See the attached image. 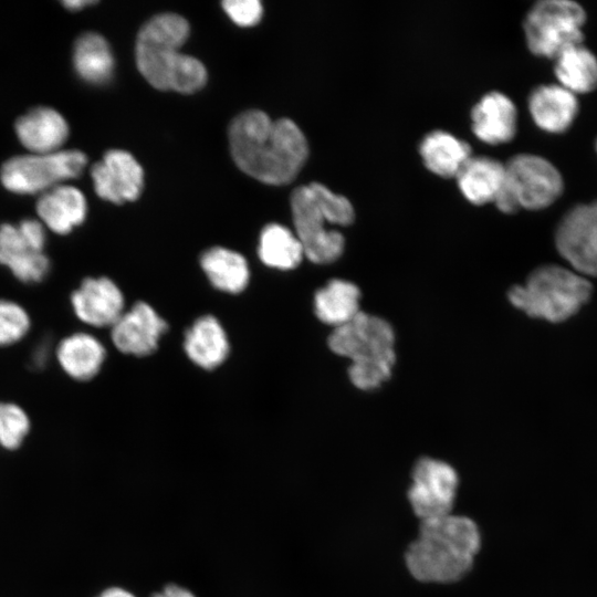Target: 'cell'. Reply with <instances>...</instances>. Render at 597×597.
<instances>
[{
	"label": "cell",
	"instance_id": "obj_1",
	"mask_svg": "<svg viewBox=\"0 0 597 597\" xmlns=\"http://www.w3.org/2000/svg\"><path fill=\"white\" fill-rule=\"evenodd\" d=\"M229 144L237 166L270 185L294 180L308 156L307 140L293 121H272L259 109L245 111L232 119Z\"/></svg>",
	"mask_w": 597,
	"mask_h": 597
},
{
	"label": "cell",
	"instance_id": "obj_2",
	"mask_svg": "<svg viewBox=\"0 0 597 597\" xmlns=\"http://www.w3.org/2000/svg\"><path fill=\"white\" fill-rule=\"evenodd\" d=\"M188 35L187 20L176 13L157 14L140 28L135 45L136 64L155 88L190 94L206 84L205 65L179 51Z\"/></svg>",
	"mask_w": 597,
	"mask_h": 597
},
{
	"label": "cell",
	"instance_id": "obj_3",
	"mask_svg": "<svg viewBox=\"0 0 597 597\" xmlns=\"http://www.w3.org/2000/svg\"><path fill=\"white\" fill-rule=\"evenodd\" d=\"M479 547L480 533L474 522L450 513L421 521L406 562L412 576L421 582L450 583L469 572Z\"/></svg>",
	"mask_w": 597,
	"mask_h": 597
},
{
	"label": "cell",
	"instance_id": "obj_4",
	"mask_svg": "<svg viewBox=\"0 0 597 597\" xmlns=\"http://www.w3.org/2000/svg\"><path fill=\"white\" fill-rule=\"evenodd\" d=\"M291 209L304 256L318 264L337 260L344 251V237L325 224H350L355 217L350 201L322 184L312 182L293 190Z\"/></svg>",
	"mask_w": 597,
	"mask_h": 597
},
{
	"label": "cell",
	"instance_id": "obj_5",
	"mask_svg": "<svg viewBox=\"0 0 597 597\" xmlns=\"http://www.w3.org/2000/svg\"><path fill=\"white\" fill-rule=\"evenodd\" d=\"M394 344L395 334L390 324L364 312L335 327L328 337L329 348L352 360L349 379L363 390L375 389L388 379L395 363Z\"/></svg>",
	"mask_w": 597,
	"mask_h": 597
},
{
	"label": "cell",
	"instance_id": "obj_6",
	"mask_svg": "<svg viewBox=\"0 0 597 597\" xmlns=\"http://www.w3.org/2000/svg\"><path fill=\"white\" fill-rule=\"evenodd\" d=\"M591 294L590 279L569 266L544 264L533 270L523 284L512 286L507 296L528 316L561 323L576 315Z\"/></svg>",
	"mask_w": 597,
	"mask_h": 597
},
{
	"label": "cell",
	"instance_id": "obj_7",
	"mask_svg": "<svg viewBox=\"0 0 597 597\" xmlns=\"http://www.w3.org/2000/svg\"><path fill=\"white\" fill-rule=\"evenodd\" d=\"M563 190V177L549 160L519 154L505 164V177L493 202L504 213L520 208L538 210L554 203Z\"/></svg>",
	"mask_w": 597,
	"mask_h": 597
},
{
	"label": "cell",
	"instance_id": "obj_8",
	"mask_svg": "<svg viewBox=\"0 0 597 597\" xmlns=\"http://www.w3.org/2000/svg\"><path fill=\"white\" fill-rule=\"evenodd\" d=\"M585 22L586 12L575 1H538L524 19L526 44L535 55L555 59L565 49L583 43Z\"/></svg>",
	"mask_w": 597,
	"mask_h": 597
},
{
	"label": "cell",
	"instance_id": "obj_9",
	"mask_svg": "<svg viewBox=\"0 0 597 597\" xmlns=\"http://www.w3.org/2000/svg\"><path fill=\"white\" fill-rule=\"evenodd\" d=\"M86 164V155L76 149L20 155L2 165L0 179L2 185L14 193L44 192L65 180L78 177Z\"/></svg>",
	"mask_w": 597,
	"mask_h": 597
},
{
	"label": "cell",
	"instance_id": "obj_10",
	"mask_svg": "<svg viewBox=\"0 0 597 597\" xmlns=\"http://www.w3.org/2000/svg\"><path fill=\"white\" fill-rule=\"evenodd\" d=\"M45 230L42 222L24 219L17 224H0V264L23 283L41 282L50 270L44 254Z\"/></svg>",
	"mask_w": 597,
	"mask_h": 597
},
{
	"label": "cell",
	"instance_id": "obj_11",
	"mask_svg": "<svg viewBox=\"0 0 597 597\" xmlns=\"http://www.w3.org/2000/svg\"><path fill=\"white\" fill-rule=\"evenodd\" d=\"M554 241L567 266L597 277V200L570 208L559 220Z\"/></svg>",
	"mask_w": 597,
	"mask_h": 597
},
{
	"label": "cell",
	"instance_id": "obj_12",
	"mask_svg": "<svg viewBox=\"0 0 597 597\" xmlns=\"http://www.w3.org/2000/svg\"><path fill=\"white\" fill-rule=\"evenodd\" d=\"M457 488L458 475L451 465L422 458L413 468L408 498L421 521L437 519L451 513Z\"/></svg>",
	"mask_w": 597,
	"mask_h": 597
},
{
	"label": "cell",
	"instance_id": "obj_13",
	"mask_svg": "<svg viewBox=\"0 0 597 597\" xmlns=\"http://www.w3.org/2000/svg\"><path fill=\"white\" fill-rule=\"evenodd\" d=\"M95 192L113 203L134 201L142 193L144 171L132 154L122 149L106 151L91 168Z\"/></svg>",
	"mask_w": 597,
	"mask_h": 597
},
{
	"label": "cell",
	"instance_id": "obj_14",
	"mask_svg": "<svg viewBox=\"0 0 597 597\" xmlns=\"http://www.w3.org/2000/svg\"><path fill=\"white\" fill-rule=\"evenodd\" d=\"M166 329V322L150 305L137 302L112 325L111 337L119 352L146 356L156 350Z\"/></svg>",
	"mask_w": 597,
	"mask_h": 597
},
{
	"label": "cell",
	"instance_id": "obj_15",
	"mask_svg": "<svg viewBox=\"0 0 597 597\" xmlns=\"http://www.w3.org/2000/svg\"><path fill=\"white\" fill-rule=\"evenodd\" d=\"M71 305L83 323L95 327H112L124 313V296L108 277H87L72 293Z\"/></svg>",
	"mask_w": 597,
	"mask_h": 597
},
{
	"label": "cell",
	"instance_id": "obj_16",
	"mask_svg": "<svg viewBox=\"0 0 597 597\" xmlns=\"http://www.w3.org/2000/svg\"><path fill=\"white\" fill-rule=\"evenodd\" d=\"M517 126V111L505 94L492 91L483 95L471 111V128L483 143L498 145L510 142Z\"/></svg>",
	"mask_w": 597,
	"mask_h": 597
},
{
	"label": "cell",
	"instance_id": "obj_17",
	"mask_svg": "<svg viewBox=\"0 0 597 597\" xmlns=\"http://www.w3.org/2000/svg\"><path fill=\"white\" fill-rule=\"evenodd\" d=\"M528 111L534 123L544 132L567 130L578 114L577 95L558 83L535 87L528 96Z\"/></svg>",
	"mask_w": 597,
	"mask_h": 597
},
{
	"label": "cell",
	"instance_id": "obj_18",
	"mask_svg": "<svg viewBox=\"0 0 597 597\" xmlns=\"http://www.w3.org/2000/svg\"><path fill=\"white\" fill-rule=\"evenodd\" d=\"M14 127L20 143L32 154L60 150L70 132L63 115L46 106L32 108L17 119Z\"/></svg>",
	"mask_w": 597,
	"mask_h": 597
},
{
	"label": "cell",
	"instance_id": "obj_19",
	"mask_svg": "<svg viewBox=\"0 0 597 597\" xmlns=\"http://www.w3.org/2000/svg\"><path fill=\"white\" fill-rule=\"evenodd\" d=\"M36 212L43 226L57 234H66L85 220L87 202L80 189L61 184L41 193Z\"/></svg>",
	"mask_w": 597,
	"mask_h": 597
},
{
	"label": "cell",
	"instance_id": "obj_20",
	"mask_svg": "<svg viewBox=\"0 0 597 597\" xmlns=\"http://www.w3.org/2000/svg\"><path fill=\"white\" fill-rule=\"evenodd\" d=\"M505 177V164L488 156H471L457 174L460 191L473 205L493 202Z\"/></svg>",
	"mask_w": 597,
	"mask_h": 597
},
{
	"label": "cell",
	"instance_id": "obj_21",
	"mask_svg": "<svg viewBox=\"0 0 597 597\" xmlns=\"http://www.w3.org/2000/svg\"><path fill=\"white\" fill-rule=\"evenodd\" d=\"M64 373L75 380H88L97 375L104 360L105 348L93 335L74 333L64 337L55 350Z\"/></svg>",
	"mask_w": 597,
	"mask_h": 597
},
{
	"label": "cell",
	"instance_id": "obj_22",
	"mask_svg": "<svg viewBox=\"0 0 597 597\" xmlns=\"http://www.w3.org/2000/svg\"><path fill=\"white\" fill-rule=\"evenodd\" d=\"M184 347L188 357L205 369L218 367L229 354L227 335L211 315L199 317L192 324L186 333Z\"/></svg>",
	"mask_w": 597,
	"mask_h": 597
},
{
	"label": "cell",
	"instance_id": "obj_23",
	"mask_svg": "<svg viewBox=\"0 0 597 597\" xmlns=\"http://www.w3.org/2000/svg\"><path fill=\"white\" fill-rule=\"evenodd\" d=\"M425 166L440 177H455L472 156L470 145L444 130L427 134L419 145Z\"/></svg>",
	"mask_w": 597,
	"mask_h": 597
},
{
	"label": "cell",
	"instance_id": "obj_24",
	"mask_svg": "<svg viewBox=\"0 0 597 597\" xmlns=\"http://www.w3.org/2000/svg\"><path fill=\"white\" fill-rule=\"evenodd\" d=\"M554 60L559 85L575 95L597 88V57L583 43L565 49Z\"/></svg>",
	"mask_w": 597,
	"mask_h": 597
},
{
	"label": "cell",
	"instance_id": "obj_25",
	"mask_svg": "<svg viewBox=\"0 0 597 597\" xmlns=\"http://www.w3.org/2000/svg\"><path fill=\"white\" fill-rule=\"evenodd\" d=\"M73 65L85 82L105 84L114 72V56L108 42L96 32L81 34L74 43Z\"/></svg>",
	"mask_w": 597,
	"mask_h": 597
},
{
	"label": "cell",
	"instance_id": "obj_26",
	"mask_svg": "<svg viewBox=\"0 0 597 597\" xmlns=\"http://www.w3.org/2000/svg\"><path fill=\"white\" fill-rule=\"evenodd\" d=\"M360 292L345 280H332L314 296V311L323 323L342 326L352 321L359 311Z\"/></svg>",
	"mask_w": 597,
	"mask_h": 597
},
{
	"label": "cell",
	"instance_id": "obj_27",
	"mask_svg": "<svg viewBox=\"0 0 597 597\" xmlns=\"http://www.w3.org/2000/svg\"><path fill=\"white\" fill-rule=\"evenodd\" d=\"M200 265L211 284L227 293H240L249 283V266L238 252L214 247L203 252Z\"/></svg>",
	"mask_w": 597,
	"mask_h": 597
},
{
	"label": "cell",
	"instance_id": "obj_28",
	"mask_svg": "<svg viewBox=\"0 0 597 597\" xmlns=\"http://www.w3.org/2000/svg\"><path fill=\"white\" fill-rule=\"evenodd\" d=\"M259 256L265 265L286 271L300 264L304 251L295 233L281 224L270 223L261 232Z\"/></svg>",
	"mask_w": 597,
	"mask_h": 597
},
{
	"label": "cell",
	"instance_id": "obj_29",
	"mask_svg": "<svg viewBox=\"0 0 597 597\" xmlns=\"http://www.w3.org/2000/svg\"><path fill=\"white\" fill-rule=\"evenodd\" d=\"M29 430V417L20 406L0 402V446L7 450L18 449Z\"/></svg>",
	"mask_w": 597,
	"mask_h": 597
},
{
	"label": "cell",
	"instance_id": "obj_30",
	"mask_svg": "<svg viewBox=\"0 0 597 597\" xmlns=\"http://www.w3.org/2000/svg\"><path fill=\"white\" fill-rule=\"evenodd\" d=\"M30 329V317L18 303L0 300V346L14 344Z\"/></svg>",
	"mask_w": 597,
	"mask_h": 597
},
{
	"label": "cell",
	"instance_id": "obj_31",
	"mask_svg": "<svg viewBox=\"0 0 597 597\" xmlns=\"http://www.w3.org/2000/svg\"><path fill=\"white\" fill-rule=\"evenodd\" d=\"M223 10L238 25H255L262 17V4L258 0H226Z\"/></svg>",
	"mask_w": 597,
	"mask_h": 597
},
{
	"label": "cell",
	"instance_id": "obj_32",
	"mask_svg": "<svg viewBox=\"0 0 597 597\" xmlns=\"http://www.w3.org/2000/svg\"><path fill=\"white\" fill-rule=\"evenodd\" d=\"M151 597H196L189 589L176 584H169L163 590L155 593Z\"/></svg>",
	"mask_w": 597,
	"mask_h": 597
},
{
	"label": "cell",
	"instance_id": "obj_33",
	"mask_svg": "<svg viewBox=\"0 0 597 597\" xmlns=\"http://www.w3.org/2000/svg\"><path fill=\"white\" fill-rule=\"evenodd\" d=\"M96 597H136V596L125 588L113 586V587H108L104 589Z\"/></svg>",
	"mask_w": 597,
	"mask_h": 597
},
{
	"label": "cell",
	"instance_id": "obj_34",
	"mask_svg": "<svg viewBox=\"0 0 597 597\" xmlns=\"http://www.w3.org/2000/svg\"><path fill=\"white\" fill-rule=\"evenodd\" d=\"M49 349L46 348V345L38 347L36 350L33 354V363L35 366H43L44 363H46L49 357Z\"/></svg>",
	"mask_w": 597,
	"mask_h": 597
},
{
	"label": "cell",
	"instance_id": "obj_35",
	"mask_svg": "<svg viewBox=\"0 0 597 597\" xmlns=\"http://www.w3.org/2000/svg\"><path fill=\"white\" fill-rule=\"evenodd\" d=\"M95 3L94 0H66L63 1V6L69 10H78L85 6Z\"/></svg>",
	"mask_w": 597,
	"mask_h": 597
},
{
	"label": "cell",
	"instance_id": "obj_36",
	"mask_svg": "<svg viewBox=\"0 0 597 597\" xmlns=\"http://www.w3.org/2000/svg\"><path fill=\"white\" fill-rule=\"evenodd\" d=\"M596 151H597V139H596Z\"/></svg>",
	"mask_w": 597,
	"mask_h": 597
}]
</instances>
